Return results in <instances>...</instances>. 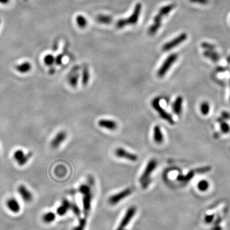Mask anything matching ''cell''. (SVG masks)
<instances>
[{
  "label": "cell",
  "mask_w": 230,
  "mask_h": 230,
  "mask_svg": "<svg viewBox=\"0 0 230 230\" xmlns=\"http://www.w3.org/2000/svg\"><path fill=\"white\" fill-rule=\"evenodd\" d=\"M32 156L33 153L31 152L25 153L23 150L18 149L14 152L13 158L17 162L19 166H23L27 164Z\"/></svg>",
  "instance_id": "5b68a950"
},
{
  "label": "cell",
  "mask_w": 230,
  "mask_h": 230,
  "mask_svg": "<svg viewBox=\"0 0 230 230\" xmlns=\"http://www.w3.org/2000/svg\"><path fill=\"white\" fill-rule=\"evenodd\" d=\"M175 7H176L175 4H170V5H168L166 6H164L159 10V13L161 15H162L164 17V16H167L168 14H169L171 12V11L175 8Z\"/></svg>",
  "instance_id": "44dd1931"
},
{
  "label": "cell",
  "mask_w": 230,
  "mask_h": 230,
  "mask_svg": "<svg viewBox=\"0 0 230 230\" xmlns=\"http://www.w3.org/2000/svg\"><path fill=\"white\" fill-rule=\"evenodd\" d=\"M67 134L66 132H65L63 130L60 131L52 139L51 143V147L52 148H56L59 147L65 141V140L67 139Z\"/></svg>",
  "instance_id": "8fae6325"
},
{
  "label": "cell",
  "mask_w": 230,
  "mask_h": 230,
  "mask_svg": "<svg viewBox=\"0 0 230 230\" xmlns=\"http://www.w3.org/2000/svg\"><path fill=\"white\" fill-rule=\"evenodd\" d=\"M183 98L181 96L178 97L172 104L173 111L177 115H180L182 111Z\"/></svg>",
  "instance_id": "e0dca14e"
},
{
  "label": "cell",
  "mask_w": 230,
  "mask_h": 230,
  "mask_svg": "<svg viewBox=\"0 0 230 230\" xmlns=\"http://www.w3.org/2000/svg\"><path fill=\"white\" fill-rule=\"evenodd\" d=\"M222 115H223V117L224 118L229 119L230 118V115L228 113H227V112H223V114H222Z\"/></svg>",
  "instance_id": "f35d334b"
},
{
  "label": "cell",
  "mask_w": 230,
  "mask_h": 230,
  "mask_svg": "<svg viewBox=\"0 0 230 230\" xmlns=\"http://www.w3.org/2000/svg\"><path fill=\"white\" fill-rule=\"evenodd\" d=\"M201 113L204 115H206L209 114V110H210V106H209V104H208L207 102H203L201 105Z\"/></svg>",
  "instance_id": "4dcf8cb0"
},
{
  "label": "cell",
  "mask_w": 230,
  "mask_h": 230,
  "mask_svg": "<svg viewBox=\"0 0 230 230\" xmlns=\"http://www.w3.org/2000/svg\"><path fill=\"white\" fill-rule=\"evenodd\" d=\"M10 0H0V3L3 4H7L9 2Z\"/></svg>",
  "instance_id": "60d3db41"
},
{
  "label": "cell",
  "mask_w": 230,
  "mask_h": 230,
  "mask_svg": "<svg viewBox=\"0 0 230 230\" xmlns=\"http://www.w3.org/2000/svg\"><path fill=\"white\" fill-rule=\"evenodd\" d=\"M132 193V190L130 188H127L124 191H120L118 193H116L111 196L109 199V203L112 205H115L121 201L124 200L127 197L129 196Z\"/></svg>",
  "instance_id": "ba28073f"
},
{
  "label": "cell",
  "mask_w": 230,
  "mask_h": 230,
  "mask_svg": "<svg viewBox=\"0 0 230 230\" xmlns=\"http://www.w3.org/2000/svg\"><path fill=\"white\" fill-rule=\"evenodd\" d=\"M191 3H198V4H201V5H205L209 3V0H189Z\"/></svg>",
  "instance_id": "8d00e7d4"
},
{
  "label": "cell",
  "mask_w": 230,
  "mask_h": 230,
  "mask_svg": "<svg viewBox=\"0 0 230 230\" xmlns=\"http://www.w3.org/2000/svg\"><path fill=\"white\" fill-rule=\"evenodd\" d=\"M76 23L80 28H85L88 25V21L86 19L81 15H79L76 17Z\"/></svg>",
  "instance_id": "7402d4cb"
},
{
  "label": "cell",
  "mask_w": 230,
  "mask_h": 230,
  "mask_svg": "<svg viewBox=\"0 0 230 230\" xmlns=\"http://www.w3.org/2000/svg\"><path fill=\"white\" fill-rule=\"evenodd\" d=\"M178 59V54H171L168 57L164 60L163 63L159 68L157 71V76L159 78H162L166 74L168 71L170 69L171 67L173 65V63L177 61Z\"/></svg>",
  "instance_id": "277c9868"
},
{
  "label": "cell",
  "mask_w": 230,
  "mask_h": 230,
  "mask_svg": "<svg viewBox=\"0 0 230 230\" xmlns=\"http://www.w3.org/2000/svg\"><path fill=\"white\" fill-rule=\"evenodd\" d=\"M115 153L116 157L125 159L131 162H136L138 160V157L136 154L127 151L124 148H117L115 151Z\"/></svg>",
  "instance_id": "9c48e42d"
},
{
  "label": "cell",
  "mask_w": 230,
  "mask_h": 230,
  "mask_svg": "<svg viewBox=\"0 0 230 230\" xmlns=\"http://www.w3.org/2000/svg\"><path fill=\"white\" fill-rule=\"evenodd\" d=\"M163 16L160 14L158 13L155 17L153 18V24L150 26L148 28V33L150 35H155L157 31L160 29L162 25V19L163 18Z\"/></svg>",
  "instance_id": "30bf717a"
},
{
  "label": "cell",
  "mask_w": 230,
  "mask_h": 230,
  "mask_svg": "<svg viewBox=\"0 0 230 230\" xmlns=\"http://www.w3.org/2000/svg\"><path fill=\"white\" fill-rule=\"evenodd\" d=\"M55 218H56V215L54 213L52 212H49L46 214H45L44 215H43V217H42V219H43V221L46 223H51L52 222H53L54 220H55Z\"/></svg>",
  "instance_id": "603a6c76"
},
{
  "label": "cell",
  "mask_w": 230,
  "mask_h": 230,
  "mask_svg": "<svg viewBox=\"0 0 230 230\" xmlns=\"http://www.w3.org/2000/svg\"><path fill=\"white\" fill-rule=\"evenodd\" d=\"M79 75L78 74H75L71 75L69 78V84L72 87L75 88L77 86V85H78L79 78Z\"/></svg>",
  "instance_id": "484cf974"
},
{
  "label": "cell",
  "mask_w": 230,
  "mask_h": 230,
  "mask_svg": "<svg viewBox=\"0 0 230 230\" xmlns=\"http://www.w3.org/2000/svg\"><path fill=\"white\" fill-rule=\"evenodd\" d=\"M141 9H142L141 4L140 3H138L134 7V12L129 18L124 19H120L116 22V28L118 29H122L127 25H136L138 22L139 16L141 12Z\"/></svg>",
  "instance_id": "6da1fadb"
},
{
  "label": "cell",
  "mask_w": 230,
  "mask_h": 230,
  "mask_svg": "<svg viewBox=\"0 0 230 230\" xmlns=\"http://www.w3.org/2000/svg\"><path fill=\"white\" fill-rule=\"evenodd\" d=\"M187 38V35L185 33H183V34L177 36L176 38H174V39L165 43V44L163 46L162 49V51H165V52L169 51L174 47H176L177 46L181 44V43H183L184 41H185Z\"/></svg>",
  "instance_id": "52a82bcc"
},
{
  "label": "cell",
  "mask_w": 230,
  "mask_h": 230,
  "mask_svg": "<svg viewBox=\"0 0 230 230\" xmlns=\"http://www.w3.org/2000/svg\"><path fill=\"white\" fill-rule=\"evenodd\" d=\"M112 17L106 15H98L97 17V21L101 24L109 25L112 22Z\"/></svg>",
  "instance_id": "ffe728a7"
},
{
  "label": "cell",
  "mask_w": 230,
  "mask_h": 230,
  "mask_svg": "<svg viewBox=\"0 0 230 230\" xmlns=\"http://www.w3.org/2000/svg\"><path fill=\"white\" fill-rule=\"evenodd\" d=\"M211 230H222V228H221V226H218V225H216L215 226H214V228H212Z\"/></svg>",
  "instance_id": "ab89813d"
},
{
  "label": "cell",
  "mask_w": 230,
  "mask_h": 230,
  "mask_svg": "<svg viewBox=\"0 0 230 230\" xmlns=\"http://www.w3.org/2000/svg\"><path fill=\"white\" fill-rule=\"evenodd\" d=\"M70 209L73 211L74 214L77 216H79L81 214V210L79 209V208L78 206L75 203H71V206H70Z\"/></svg>",
  "instance_id": "d6a6232c"
},
{
  "label": "cell",
  "mask_w": 230,
  "mask_h": 230,
  "mask_svg": "<svg viewBox=\"0 0 230 230\" xmlns=\"http://www.w3.org/2000/svg\"><path fill=\"white\" fill-rule=\"evenodd\" d=\"M98 124L101 127L109 130H116L118 127L117 123L115 121H114V120H107V119L100 120L98 122Z\"/></svg>",
  "instance_id": "4fadbf2b"
},
{
  "label": "cell",
  "mask_w": 230,
  "mask_h": 230,
  "mask_svg": "<svg viewBox=\"0 0 230 230\" xmlns=\"http://www.w3.org/2000/svg\"><path fill=\"white\" fill-rule=\"evenodd\" d=\"M79 191L82 195H84V194H88L89 192H91V189L88 185L83 184V185H81L79 187Z\"/></svg>",
  "instance_id": "f546056e"
},
{
  "label": "cell",
  "mask_w": 230,
  "mask_h": 230,
  "mask_svg": "<svg viewBox=\"0 0 230 230\" xmlns=\"http://www.w3.org/2000/svg\"><path fill=\"white\" fill-rule=\"evenodd\" d=\"M31 69V65L29 62H25L22 64L18 65L16 67V70L21 74L28 72Z\"/></svg>",
  "instance_id": "d6986e66"
},
{
  "label": "cell",
  "mask_w": 230,
  "mask_h": 230,
  "mask_svg": "<svg viewBox=\"0 0 230 230\" xmlns=\"http://www.w3.org/2000/svg\"><path fill=\"white\" fill-rule=\"evenodd\" d=\"M43 61L44 63L47 65V66H51L54 62H55V58H54V56L52 54H47L43 59Z\"/></svg>",
  "instance_id": "83f0119b"
},
{
  "label": "cell",
  "mask_w": 230,
  "mask_h": 230,
  "mask_svg": "<svg viewBox=\"0 0 230 230\" xmlns=\"http://www.w3.org/2000/svg\"><path fill=\"white\" fill-rule=\"evenodd\" d=\"M71 203L67 199H64L62 201L61 205L57 209V214L60 216H63L65 215L69 210L70 209Z\"/></svg>",
  "instance_id": "9a60e30c"
},
{
  "label": "cell",
  "mask_w": 230,
  "mask_h": 230,
  "mask_svg": "<svg viewBox=\"0 0 230 230\" xmlns=\"http://www.w3.org/2000/svg\"><path fill=\"white\" fill-rule=\"evenodd\" d=\"M203 54L205 57L209 58L214 61H217L219 60V54L213 51H206L204 52Z\"/></svg>",
  "instance_id": "cb8c5ba5"
},
{
  "label": "cell",
  "mask_w": 230,
  "mask_h": 230,
  "mask_svg": "<svg viewBox=\"0 0 230 230\" xmlns=\"http://www.w3.org/2000/svg\"><path fill=\"white\" fill-rule=\"evenodd\" d=\"M83 209L85 215H88L91 209V203L92 199V192L83 195Z\"/></svg>",
  "instance_id": "5bb4252c"
},
{
  "label": "cell",
  "mask_w": 230,
  "mask_h": 230,
  "mask_svg": "<svg viewBox=\"0 0 230 230\" xmlns=\"http://www.w3.org/2000/svg\"><path fill=\"white\" fill-rule=\"evenodd\" d=\"M194 173L192 171H191L189 172L187 175H185V176H184V175H182V174H179L178 176L177 177V180L180 181V182H188L194 176Z\"/></svg>",
  "instance_id": "4316f807"
},
{
  "label": "cell",
  "mask_w": 230,
  "mask_h": 230,
  "mask_svg": "<svg viewBox=\"0 0 230 230\" xmlns=\"http://www.w3.org/2000/svg\"><path fill=\"white\" fill-rule=\"evenodd\" d=\"M86 224V221L84 219H80L79 222V224L75 226L73 230H84L85 226Z\"/></svg>",
  "instance_id": "1f68e13d"
},
{
  "label": "cell",
  "mask_w": 230,
  "mask_h": 230,
  "mask_svg": "<svg viewBox=\"0 0 230 230\" xmlns=\"http://www.w3.org/2000/svg\"><path fill=\"white\" fill-rule=\"evenodd\" d=\"M136 213V208L135 206H131L129 208L116 230H125L126 227L132 220V219L134 217Z\"/></svg>",
  "instance_id": "8992f818"
},
{
  "label": "cell",
  "mask_w": 230,
  "mask_h": 230,
  "mask_svg": "<svg viewBox=\"0 0 230 230\" xmlns=\"http://www.w3.org/2000/svg\"><path fill=\"white\" fill-rule=\"evenodd\" d=\"M7 206L8 209L13 213H18L20 210V206L18 201L14 198H10L7 201Z\"/></svg>",
  "instance_id": "2e32d148"
},
{
  "label": "cell",
  "mask_w": 230,
  "mask_h": 230,
  "mask_svg": "<svg viewBox=\"0 0 230 230\" xmlns=\"http://www.w3.org/2000/svg\"><path fill=\"white\" fill-rule=\"evenodd\" d=\"M214 216L213 215H206L205 217V221L206 223L209 224V223H212V221H214Z\"/></svg>",
  "instance_id": "d590c367"
},
{
  "label": "cell",
  "mask_w": 230,
  "mask_h": 230,
  "mask_svg": "<svg viewBox=\"0 0 230 230\" xmlns=\"http://www.w3.org/2000/svg\"><path fill=\"white\" fill-rule=\"evenodd\" d=\"M201 47L206 51H214L215 49V46L211 44L210 43H207V42H203L201 43Z\"/></svg>",
  "instance_id": "836d02e7"
},
{
  "label": "cell",
  "mask_w": 230,
  "mask_h": 230,
  "mask_svg": "<svg viewBox=\"0 0 230 230\" xmlns=\"http://www.w3.org/2000/svg\"><path fill=\"white\" fill-rule=\"evenodd\" d=\"M18 192L21 198L26 202H30L33 200V194L24 185H20L17 189Z\"/></svg>",
  "instance_id": "7c38bea8"
},
{
  "label": "cell",
  "mask_w": 230,
  "mask_h": 230,
  "mask_svg": "<svg viewBox=\"0 0 230 230\" xmlns=\"http://www.w3.org/2000/svg\"><path fill=\"white\" fill-rule=\"evenodd\" d=\"M0 24H1V20H0Z\"/></svg>",
  "instance_id": "b9f144b4"
},
{
  "label": "cell",
  "mask_w": 230,
  "mask_h": 230,
  "mask_svg": "<svg viewBox=\"0 0 230 230\" xmlns=\"http://www.w3.org/2000/svg\"><path fill=\"white\" fill-rule=\"evenodd\" d=\"M157 166V162L156 159H151L147 164V165L140 177L139 182L142 187L146 189L150 182V176L151 173L155 171Z\"/></svg>",
  "instance_id": "7a4b0ae2"
},
{
  "label": "cell",
  "mask_w": 230,
  "mask_h": 230,
  "mask_svg": "<svg viewBox=\"0 0 230 230\" xmlns=\"http://www.w3.org/2000/svg\"><path fill=\"white\" fill-rule=\"evenodd\" d=\"M63 55L62 54H60V55H58L56 58H55V63L60 65L62 63V59H63Z\"/></svg>",
  "instance_id": "74e56055"
},
{
  "label": "cell",
  "mask_w": 230,
  "mask_h": 230,
  "mask_svg": "<svg viewBox=\"0 0 230 230\" xmlns=\"http://www.w3.org/2000/svg\"><path fill=\"white\" fill-rule=\"evenodd\" d=\"M209 187V183L206 180H201L198 184V189L201 191H206Z\"/></svg>",
  "instance_id": "f1b7e54d"
},
{
  "label": "cell",
  "mask_w": 230,
  "mask_h": 230,
  "mask_svg": "<svg viewBox=\"0 0 230 230\" xmlns=\"http://www.w3.org/2000/svg\"><path fill=\"white\" fill-rule=\"evenodd\" d=\"M221 130L224 133H228L230 130L229 125L227 124H226L225 122H222L221 124Z\"/></svg>",
  "instance_id": "e575fe53"
},
{
  "label": "cell",
  "mask_w": 230,
  "mask_h": 230,
  "mask_svg": "<svg viewBox=\"0 0 230 230\" xmlns=\"http://www.w3.org/2000/svg\"><path fill=\"white\" fill-rule=\"evenodd\" d=\"M153 140L157 144H162L164 141V136L159 125H156L153 128Z\"/></svg>",
  "instance_id": "ac0fdd59"
},
{
  "label": "cell",
  "mask_w": 230,
  "mask_h": 230,
  "mask_svg": "<svg viewBox=\"0 0 230 230\" xmlns=\"http://www.w3.org/2000/svg\"><path fill=\"white\" fill-rule=\"evenodd\" d=\"M90 80V73L88 69L85 68L83 71L82 74V84L83 86H86Z\"/></svg>",
  "instance_id": "d4e9b609"
},
{
  "label": "cell",
  "mask_w": 230,
  "mask_h": 230,
  "mask_svg": "<svg viewBox=\"0 0 230 230\" xmlns=\"http://www.w3.org/2000/svg\"><path fill=\"white\" fill-rule=\"evenodd\" d=\"M151 106L157 112L160 117L168 122L170 125L174 124V120H173L172 116L168 113L165 109H164L160 104V98L157 97L153 99L151 101Z\"/></svg>",
  "instance_id": "3957f363"
}]
</instances>
